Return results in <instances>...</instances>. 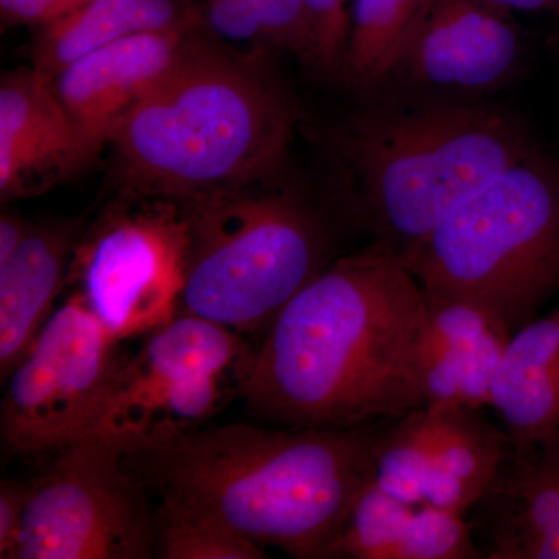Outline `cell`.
Segmentation results:
<instances>
[{"label": "cell", "mask_w": 559, "mask_h": 559, "mask_svg": "<svg viewBox=\"0 0 559 559\" xmlns=\"http://www.w3.org/2000/svg\"><path fill=\"white\" fill-rule=\"evenodd\" d=\"M194 33L109 140L128 198L231 193L257 186L285 159L297 121L289 92L259 58L238 60Z\"/></svg>", "instance_id": "obj_3"}, {"label": "cell", "mask_w": 559, "mask_h": 559, "mask_svg": "<svg viewBox=\"0 0 559 559\" xmlns=\"http://www.w3.org/2000/svg\"><path fill=\"white\" fill-rule=\"evenodd\" d=\"M367 98L331 142L349 207L396 253L538 151L527 124L500 106L388 90Z\"/></svg>", "instance_id": "obj_4"}, {"label": "cell", "mask_w": 559, "mask_h": 559, "mask_svg": "<svg viewBox=\"0 0 559 559\" xmlns=\"http://www.w3.org/2000/svg\"><path fill=\"white\" fill-rule=\"evenodd\" d=\"M31 227L24 219L11 213H3L0 219V263L9 259L27 237Z\"/></svg>", "instance_id": "obj_28"}, {"label": "cell", "mask_w": 559, "mask_h": 559, "mask_svg": "<svg viewBox=\"0 0 559 559\" xmlns=\"http://www.w3.org/2000/svg\"><path fill=\"white\" fill-rule=\"evenodd\" d=\"M425 304L388 246L331 261L267 326L240 399L294 428H356L425 406L414 364Z\"/></svg>", "instance_id": "obj_1"}, {"label": "cell", "mask_w": 559, "mask_h": 559, "mask_svg": "<svg viewBox=\"0 0 559 559\" xmlns=\"http://www.w3.org/2000/svg\"><path fill=\"white\" fill-rule=\"evenodd\" d=\"M510 448L509 433L480 411L421 406L378 430L371 480L404 502L466 516L495 485Z\"/></svg>", "instance_id": "obj_11"}, {"label": "cell", "mask_w": 559, "mask_h": 559, "mask_svg": "<svg viewBox=\"0 0 559 559\" xmlns=\"http://www.w3.org/2000/svg\"><path fill=\"white\" fill-rule=\"evenodd\" d=\"M488 5L509 11H551L559 13V0H484Z\"/></svg>", "instance_id": "obj_29"}, {"label": "cell", "mask_w": 559, "mask_h": 559, "mask_svg": "<svg viewBox=\"0 0 559 559\" xmlns=\"http://www.w3.org/2000/svg\"><path fill=\"white\" fill-rule=\"evenodd\" d=\"M373 426H200L128 447L124 465L159 502L205 511L294 558L326 559L373 479Z\"/></svg>", "instance_id": "obj_2"}, {"label": "cell", "mask_w": 559, "mask_h": 559, "mask_svg": "<svg viewBox=\"0 0 559 559\" xmlns=\"http://www.w3.org/2000/svg\"><path fill=\"white\" fill-rule=\"evenodd\" d=\"M31 485L20 559H148L151 495L124 465L127 444L91 437L55 451Z\"/></svg>", "instance_id": "obj_9"}, {"label": "cell", "mask_w": 559, "mask_h": 559, "mask_svg": "<svg viewBox=\"0 0 559 559\" xmlns=\"http://www.w3.org/2000/svg\"><path fill=\"white\" fill-rule=\"evenodd\" d=\"M489 407L514 452L559 439V301L510 337L492 378Z\"/></svg>", "instance_id": "obj_17"}, {"label": "cell", "mask_w": 559, "mask_h": 559, "mask_svg": "<svg viewBox=\"0 0 559 559\" xmlns=\"http://www.w3.org/2000/svg\"><path fill=\"white\" fill-rule=\"evenodd\" d=\"M432 0H355L341 81L358 94L382 90Z\"/></svg>", "instance_id": "obj_21"}, {"label": "cell", "mask_w": 559, "mask_h": 559, "mask_svg": "<svg viewBox=\"0 0 559 559\" xmlns=\"http://www.w3.org/2000/svg\"><path fill=\"white\" fill-rule=\"evenodd\" d=\"M31 485L3 480L0 485V558L20 559L22 527Z\"/></svg>", "instance_id": "obj_26"}, {"label": "cell", "mask_w": 559, "mask_h": 559, "mask_svg": "<svg viewBox=\"0 0 559 559\" xmlns=\"http://www.w3.org/2000/svg\"><path fill=\"white\" fill-rule=\"evenodd\" d=\"M202 27L229 43L270 47L250 0H187Z\"/></svg>", "instance_id": "obj_25"}, {"label": "cell", "mask_w": 559, "mask_h": 559, "mask_svg": "<svg viewBox=\"0 0 559 559\" xmlns=\"http://www.w3.org/2000/svg\"><path fill=\"white\" fill-rule=\"evenodd\" d=\"M201 27L140 33L91 51L53 79L84 159L109 142L123 117L179 60Z\"/></svg>", "instance_id": "obj_14"}, {"label": "cell", "mask_w": 559, "mask_h": 559, "mask_svg": "<svg viewBox=\"0 0 559 559\" xmlns=\"http://www.w3.org/2000/svg\"><path fill=\"white\" fill-rule=\"evenodd\" d=\"M90 0H0L3 25H46L69 16Z\"/></svg>", "instance_id": "obj_27"}, {"label": "cell", "mask_w": 559, "mask_h": 559, "mask_svg": "<svg viewBox=\"0 0 559 559\" xmlns=\"http://www.w3.org/2000/svg\"><path fill=\"white\" fill-rule=\"evenodd\" d=\"M75 242L73 294L114 337H145L180 311L189 270V219L178 201L131 198Z\"/></svg>", "instance_id": "obj_8"}, {"label": "cell", "mask_w": 559, "mask_h": 559, "mask_svg": "<svg viewBox=\"0 0 559 559\" xmlns=\"http://www.w3.org/2000/svg\"><path fill=\"white\" fill-rule=\"evenodd\" d=\"M253 356L242 334L179 312L123 359L92 437L128 448L207 425L240 396Z\"/></svg>", "instance_id": "obj_7"}, {"label": "cell", "mask_w": 559, "mask_h": 559, "mask_svg": "<svg viewBox=\"0 0 559 559\" xmlns=\"http://www.w3.org/2000/svg\"><path fill=\"white\" fill-rule=\"evenodd\" d=\"M513 454L484 498L491 503L484 557L559 559V439Z\"/></svg>", "instance_id": "obj_18"}, {"label": "cell", "mask_w": 559, "mask_h": 559, "mask_svg": "<svg viewBox=\"0 0 559 559\" xmlns=\"http://www.w3.org/2000/svg\"><path fill=\"white\" fill-rule=\"evenodd\" d=\"M267 44L296 55L310 68L311 32L304 0H250Z\"/></svg>", "instance_id": "obj_24"}, {"label": "cell", "mask_w": 559, "mask_h": 559, "mask_svg": "<svg viewBox=\"0 0 559 559\" xmlns=\"http://www.w3.org/2000/svg\"><path fill=\"white\" fill-rule=\"evenodd\" d=\"M75 227H31L20 248L0 263V374L2 380L24 359L53 314L68 282Z\"/></svg>", "instance_id": "obj_19"}, {"label": "cell", "mask_w": 559, "mask_h": 559, "mask_svg": "<svg viewBox=\"0 0 559 559\" xmlns=\"http://www.w3.org/2000/svg\"><path fill=\"white\" fill-rule=\"evenodd\" d=\"M525 51L513 13L484 0H432L381 91L484 102L516 79Z\"/></svg>", "instance_id": "obj_12"}, {"label": "cell", "mask_w": 559, "mask_h": 559, "mask_svg": "<svg viewBox=\"0 0 559 559\" xmlns=\"http://www.w3.org/2000/svg\"><path fill=\"white\" fill-rule=\"evenodd\" d=\"M86 164L75 127L53 79L40 70L17 69L0 84V193L3 200L28 193L32 176Z\"/></svg>", "instance_id": "obj_15"}, {"label": "cell", "mask_w": 559, "mask_h": 559, "mask_svg": "<svg viewBox=\"0 0 559 559\" xmlns=\"http://www.w3.org/2000/svg\"><path fill=\"white\" fill-rule=\"evenodd\" d=\"M156 554L167 559H263L266 550L205 511L159 502Z\"/></svg>", "instance_id": "obj_22"}, {"label": "cell", "mask_w": 559, "mask_h": 559, "mask_svg": "<svg viewBox=\"0 0 559 559\" xmlns=\"http://www.w3.org/2000/svg\"><path fill=\"white\" fill-rule=\"evenodd\" d=\"M311 32L310 69L340 80L347 57L352 16L347 0H304Z\"/></svg>", "instance_id": "obj_23"}, {"label": "cell", "mask_w": 559, "mask_h": 559, "mask_svg": "<svg viewBox=\"0 0 559 559\" xmlns=\"http://www.w3.org/2000/svg\"><path fill=\"white\" fill-rule=\"evenodd\" d=\"M425 299L414 352L423 404L484 409L514 331L484 301L428 294Z\"/></svg>", "instance_id": "obj_13"}, {"label": "cell", "mask_w": 559, "mask_h": 559, "mask_svg": "<svg viewBox=\"0 0 559 559\" xmlns=\"http://www.w3.org/2000/svg\"><path fill=\"white\" fill-rule=\"evenodd\" d=\"M465 516L393 498L373 480L360 492L326 559H473Z\"/></svg>", "instance_id": "obj_16"}, {"label": "cell", "mask_w": 559, "mask_h": 559, "mask_svg": "<svg viewBox=\"0 0 559 559\" xmlns=\"http://www.w3.org/2000/svg\"><path fill=\"white\" fill-rule=\"evenodd\" d=\"M202 27L187 0H90L46 25L32 51L33 68L55 79L73 61L140 33Z\"/></svg>", "instance_id": "obj_20"}, {"label": "cell", "mask_w": 559, "mask_h": 559, "mask_svg": "<svg viewBox=\"0 0 559 559\" xmlns=\"http://www.w3.org/2000/svg\"><path fill=\"white\" fill-rule=\"evenodd\" d=\"M120 345L72 294L9 374L0 418L3 450L36 454L94 436L127 358Z\"/></svg>", "instance_id": "obj_10"}, {"label": "cell", "mask_w": 559, "mask_h": 559, "mask_svg": "<svg viewBox=\"0 0 559 559\" xmlns=\"http://www.w3.org/2000/svg\"><path fill=\"white\" fill-rule=\"evenodd\" d=\"M399 255L423 293L484 301L520 330L559 290V165L530 154Z\"/></svg>", "instance_id": "obj_5"}, {"label": "cell", "mask_w": 559, "mask_h": 559, "mask_svg": "<svg viewBox=\"0 0 559 559\" xmlns=\"http://www.w3.org/2000/svg\"><path fill=\"white\" fill-rule=\"evenodd\" d=\"M180 204L190 253L179 312L253 333L329 266L325 226L286 191L253 186Z\"/></svg>", "instance_id": "obj_6"}]
</instances>
